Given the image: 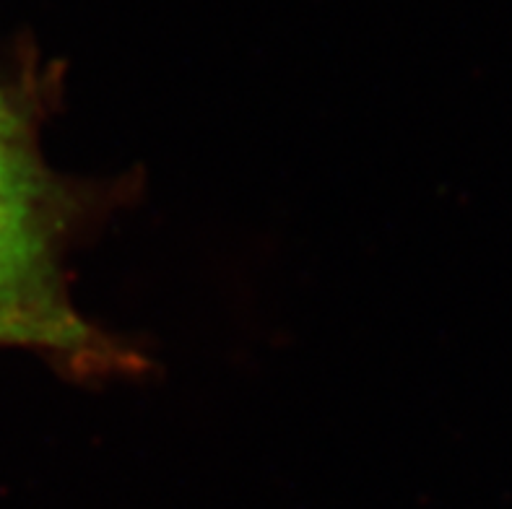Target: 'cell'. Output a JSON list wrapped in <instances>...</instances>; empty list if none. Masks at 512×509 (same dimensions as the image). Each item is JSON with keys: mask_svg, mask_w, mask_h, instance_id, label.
<instances>
[{"mask_svg": "<svg viewBox=\"0 0 512 509\" xmlns=\"http://www.w3.org/2000/svg\"><path fill=\"white\" fill-rule=\"evenodd\" d=\"M60 193L19 112L0 97V299L65 307L58 276Z\"/></svg>", "mask_w": 512, "mask_h": 509, "instance_id": "6da1fadb", "label": "cell"}, {"mask_svg": "<svg viewBox=\"0 0 512 509\" xmlns=\"http://www.w3.org/2000/svg\"><path fill=\"white\" fill-rule=\"evenodd\" d=\"M0 346H32L58 354L89 356L97 354L104 343L68 304L39 307L0 299Z\"/></svg>", "mask_w": 512, "mask_h": 509, "instance_id": "7a4b0ae2", "label": "cell"}]
</instances>
